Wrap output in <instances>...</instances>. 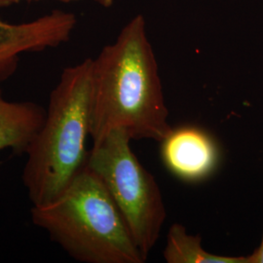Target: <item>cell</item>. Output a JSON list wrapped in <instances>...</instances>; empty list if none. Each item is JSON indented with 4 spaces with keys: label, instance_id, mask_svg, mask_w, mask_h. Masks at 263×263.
Here are the masks:
<instances>
[{
    "label": "cell",
    "instance_id": "cell-6",
    "mask_svg": "<svg viewBox=\"0 0 263 263\" xmlns=\"http://www.w3.org/2000/svg\"><path fill=\"white\" fill-rule=\"evenodd\" d=\"M166 167L179 179L199 181L213 174L219 159L216 141L196 127L173 129L161 142Z\"/></svg>",
    "mask_w": 263,
    "mask_h": 263
},
{
    "label": "cell",
    "instance_id": "cell-5",
    "mask_svg": "<svg viewBox=\"0 0 263 263\" xmlns=\"http://www.w3.org/2000/svg\"><path fill=\"white\" fill-rule=\"evenodd\" d=\"M77 24L73 13L52 11L28 23L0 19V79L11 76L24 53L56 48L67 42Z\"/></svg>",
    "mask_w": 263,
    "mask_h": 263
},
{
    "label": "cell",
    "instance_id": "cell-2",
    "mask_svg": "<svg viewBox=\"0 0 263 263\" xmlns=\"http://www.w3.org/2000/svg\"><path fill=\"white\" fill-rule=\"evenodd\" d=\"M93 59L64 69L43 125L28 146L23 183L32 206L59 196L86 165L91 128Z\"/></svg>",
    "mask_w": 263,
    "mask_h": 263
},
{
    "label": "cell",
    "instance_id": "cell-8",
    "mask_svg": "<svg viewBox=\"0 0 263 263\" xmlns=\"http://www.w3.org/2000/svg\"><path fill=\"white\" fill-rule=\"evenodd\" d=\"M202 238L187 233L185 227L175 223L170 227L163 256L168 263H248L247 256L212 254L202 247Z\"/></svg>",
    "mask_w": 263,
    "mask_h": 263
},
{
    "label": "cell",
    "instance_id": "cell-1",
    "mask_svg": "<svg viewBox=\"0 0 263 263\" xmlns=\"http://www.w3.org/2000/svg\"><path fill=\"white\" fill-rule=\"evenodd\" d=\"M168 117L146 22L137 15L93 59L90 137L96 144L122 129L132 140L162 142L173 130Z\"/></svg>",
    "mask_w": 263,
    "mask_h": 263
},
{
    "label": "cell",
    "instance_id": "cell-12",
    "mask_svg": "<svg viewBox=\"0 0 263 263\" xmlns=\"http://www.w3.org/2000/svg\"><path fill=\"white\" fill-rule=\"evenodd\" d=\"M28 1H43V0H28ZM54 1H60V2H64V3H70V2H76L78 0H54Z\"/></svg>",
    "mask_w": 263,
    "mask_h": 263
},
{
    "label": "cell",
    "instance_id": "cell-10",
    "mask_svg": "<svg viewBox=\"0 0 263 263\" xmlns=\"http://www.w3.org/2000/svg\"><path fill=\"white\" fill-rule=\"evenodd\" d=\"M94 1L104 8H110L116 2V0H94Z\"/></svg>",
    "mask_w": 263,
    "mask_h": 263
},
{
    "label": "cell",
    "instance_id": "cell-4",
    "mask_svg": "<svg viewBox=\"0 0 263 263\" xmlns=\"http://www.w3.org/2000/svg\"><path fill=\"white\" fill-rule=\"evenodd\" d=\"M131 141L122 129L109 132L93 144L86 166L104 182L146 260L167 213L158 183L132 151Z\"/></svg>",
    "mask_w": 263,
    "mask_h": 263
},
{
    "label": "cell",
    "instance_id": "cell-7",
    "mask_svg": "<svg viewBox=\"0 0 263 263\" xmlns=\"http://www.w3.org/2000/svg\"><path fill=\"white\" fill-rule=\"evenodd\" d=\"M0 79V151L26 154L43 125L46 111L32 102H11L4 98Z\"/></svg>",
    "mask_w": 263,
    "mask_h": 263
},
{
    "label": "cell",
    "instance_id": "cell-11",
    "mask_svg": "<svg viewBox=\"0 0 263 263\" xmlns=\"http://www.w3.org/2000/svg\"><path fill=\"white\" fill-rule=\"evenodd\" d=\"M22 0H0V8H5V7H9L14 4L19 3Z\"/></svg>",
    "mask_w": 263,
    "mask_h": 263
},
{
    "label": "cell",
    "instance_id": "cell-9",
    "mask_svg": "<svg viewBox=\"0 0 263 263\" xmlns=\"http://www.w3.org/2000/svg\"><path fill=\"white\" fill-rule=\"evenodd\" d=\"M247 258L248 263H263V235L261 243L258 248L251 255L247 256Z\"/></svg>",
    "mask_w": 263,
    "mask_h": 263
},
{
    "label": "cell",
    "instance_id": "cell-3",
    "mask_svg": "<svg viewBox=\"0 0 263 263\" xmlns=\"http://www.w3.org/2000/svg\"><path fill=\"white\" fill-rule=\"evenodd\" d=\"M31 220L80 262L145 261L104 182L86 165L54 200L32 206Z\"/></svg>",
    "mask_w": 263,
    "mask_h": 263
}]
</instances>
